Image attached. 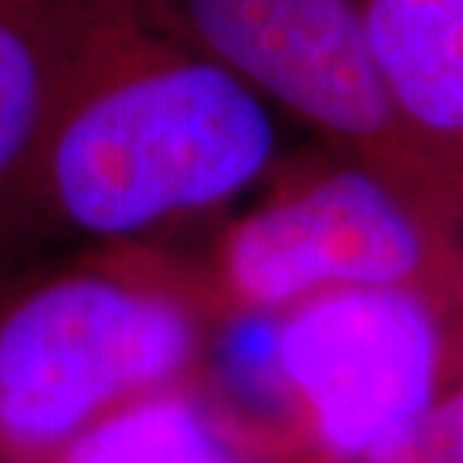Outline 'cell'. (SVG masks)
<instances>
[{"mask_svg":"<svg viewBox=\"0 0 463 463\" xmlns=\"http://www.w3.org/2000/svg\"><path fill=\"white\" fill-rule=\"evenodd\" d=\"M76 6V58L15 205L6 274L43 241L120 247L214 211L280 156V115L187 40L163 0Z\"/></svg>","mask_w":463,"mask_h":463,"instance_id":"obj_1","label":"cell"},{"mask_svg":"<svg viewBox=\"0 0 463 463\" xmlns=\"http://www.w3.org/2000/svg\"><path fill=\"white\" fill-rule=\"evenodd\" d=\"M211 317L202 271L136 244L0 277V442L58 451L115 406L178 385Z\"/></svg>","mask_w":463,"mask_h":463,"instance_id":"obj_2","label":"cell"},{"mask_svg":"<svg viewBox=\"0 0 463 463\" xmlns=\"http://www.w3.org/2000/svg\"><path fill=\"white\" fill-rule=\"evenodd\" d=\"M217 313L280 317L331 292L463 289V229L383 172L326 147L286 165L223 226L202 268Z\"/></svg>","mask_w":463,"mask_h":463,"instance_id":"obj_3","label":"cell"},{"mask_svg":"<svg viewBox=\"0 0 463 463\" xmlns=\"http://www.w3.org/2000/svg\"><path fill=\"white\" fill-rule=\"evenodd\" d=\"M274 361L317 463H358L463 383V289L331 292L274 317Z\"/></svg>","mask_w":463,"mask_h":463,"instance_id":"obj_4","label":"cell"},{"mask_svg":"<svg viewBox=\"0 0 463 463\" xmlns=\"http://www.w3.org/2000/svg\"><path fill=\"white\" fill-rule=\"evenodd\" d=\"M178 31L322 145L383 172L460 223L449 175L397 115L358 0H163ZM463 229V223H460Z\"/></svg>","mask_w":463,"mask_h":463,"instance_id":"obj_5","label":"cell"},{"mask_svg":"<svg viewBox=\"0 0 463 463\" xmlns=\"http://www.w3.org/2000/svg\"><path fill=\"white\" fill-rule=\"evenodd\" d=\"M397 115L442 172L463 160V0H358Z\"/></svg>","mask_w":463,"mask_h":463,"instance_id":"obj_6","label":"cell"},{"mask_svg":"<svg viewBox=\"0 0 463 463\" xmlns=\"http://www.w3.org/2000/svg\"><path fill=\"white\" fill-rule=\"evenodd\" d=\"M76 43V0L0 4V277L15 205L67 88Z\"/></svg>","mask_w":463,"mask_h":463,"instance_id":"obj_7","label":"cell"},{"mask_svg":"<svg viewBox=\"0 0 463 463\" xmlns=\"http://www.w3.org/2000/svg\"><path fill=\"white\" fill-rule=\"evenodd\" d=\"M54 463H247L199 397L178 385L115 406L58 449Z\"/></svg>","mask_w":463,"mask_h":463,"instance_id":"obj_8","label":"cell"},{"mask_svg":"<svg viewBox=\"0 0 463 463\" xmlns=\"http://www.w3.org/2000/svg\"><path fill=\"white\" fill-rule=\"evenodd\" d=\"M358 463H463V383L433 403L401 437Z\"/></svg>","mask_w":463,"mask_h":463,"instance_id":"obj_9","label":"cell"},{"mask_svg":"<svg viewBox=\"0 0 463 463\" xmlns=\"http://www.w3.org/2000/svg\"><path fill=\"white\" fill-rule=\"evenodd\" d=\"M451 187H455V196H458V208H460V223H463V160L458 163L455 175H451Z\"/></svg>","mask_w":463,"mask_h":463,"instance_id":"obj_10","label":"cell"},{"mask_svg":"<svg viewBox=\"0 0 463 463\" xmlns=\"http://www.w3.org/2000/svg\"><path fill=\"white\" fill-rule=\"evenodd\" d=\"M0 4H31V0H0Z\"/></svg>","mask_w":463,"mask_h":463,"instance_id":"obj_11","label":"cell"}]
</instances>
